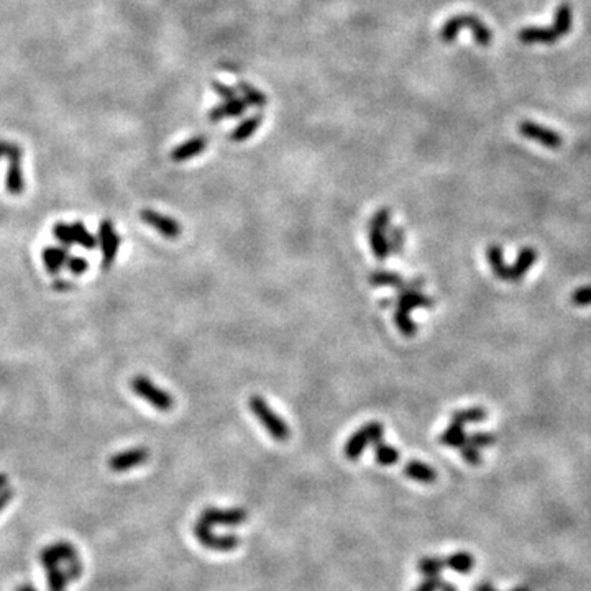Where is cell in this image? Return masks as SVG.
Wrapping results in <instances>:
<instances>
[{
	"label": "cell",
	"mask_w": 591,
	"mask_h": 591,
	"mask_svg": "<svg viewBox=\"0 0 591 591\" xmlns=\"http://www.w3.org/2000/svg\"><path fill=\"white\" fill-rule=\"evenodd\" d=\"M462 30H470L475 36V41L480 47H489L493 40L491 30L488 29L478 17L470 15V13H462V15L452 17L443 24L441 30V38L446 43H453L457 40V35Z\"/></svg>",
	"instance_id": "cell-2"
},
{
	"label": "cell",
	"mask_w": 591,
	"mask_h": 591,
	"mask_svg": "<svg viewBox=\"0 0 591 591\" xmlns=\"http://www.w3.org/2000/svg\"><path fill=\"white\" fill-rule=\"evenodd\" d=\"M199 521L210 526H240L246 521V511L242 507H230V510H219V507H205L200 512Z\"/></svg>",
	"instance_id": "cell-13"
},
{
	"label": "cell",
	"mask_w": 591,
	"mask_h": 591,
	"mask_svg": "<svg viewBox=\"0 0 591 591\" xmlns=\"http://www.w3.org/2000/svg\"><path fill=\"white\" fill-rule=\"evenodd\" d=\"M375 446H377L375 447V458H377L379 465L389 466L400 462V452H397L394 447L388 446V443H384L383 441L375 443Z\"/></svg>",
	"instance_id": "cell-29"
},
{
	"label": "cell",
	"mask_w": 591,
	"mask_h": 591,
	"mask_svg": "<svg viewBox=\"0 0 591 591\" xmlns=\"http://www.w3.org/2000/svg\"><path fill=\"white\" fill-rule=\"evenodd\" d=\"M15 496V491H13L12 488H3L2 491H0V512H2L6 507L10 505V501Z\"/></svg>",
	"instance_id": "cell-42"
},
{
	"label": "cell",
	"mask_w": 591,
	"mask_h": 591,
	"mask_svg": "<svg viewBox=\"0 0 591 591\" xmlns=\"http://www.w3.org/2000/svg\"><path fill=\"white\" fill-rule=\"evenodd\" d=\"M261 120H263V117L260 116V113H256L253 117L245 118L244 122L238 125L235 130L232 132L230 140L232 141H245L249 140L250 136H253V134L256 130H258V127L261 125Z\"/></svg>",
	"instance_id": "cell-23"
},
{
	"label": "cell",
	"mask_w": 591,
	"mask_h": 591,
	"mask_svg": "<svg viewBox=\"0 0 591 591\" xmlns=\"http://www.w3.org/2000/svg\"><path fill=\"white\" fill-rule=\"evenodd\" d=\"M424 284H425V281H424V278H416V279H412V281H409V283H402L400 287H397V290H400V292H407V291H420L424 287Z\"/></svg>",
	"instance_id": "cell-41"
},
{
	"label": "cell",
	"mask_w": 591,
	"mask_h": 591,
	"mask_svg": "<svg viewBox=\"0 0 591 591\" xmlns=\"http://www.w3.org/2000/svg\"><path fill=\"white\" fill-rule=\"evenodd\" d=\"M99 244L102 251V268L109 269L116 261V256L120 249V235L113 228L112 221H102L99 226Z\"/></svg>",
	"instance_id": "cell-10"
},
{
	"label": "cell",
	"mask_w": 591,
	"mask_h": 591,
	"mask_svg": "<svg viewBox=\"0 0 591 591\" xmlns=\"http://www.w3.org/2000/svg\"><path fill=\"white\" fill-rule=\"evenodd\" d=\"M439 591H457V588L452 583H446V581H442V585H441V588H439Z\"/></svg>",
	"instance_id": "cell-47"
},
{
	"label": "cell",
	"mask_w": 591,
	"mask_h": 591,
	"mask_svg": "<svg viewBox=\"0 0 591 591\" xmlns=\"http://www.w3.org/2000/svg\"><path fill=\"white\" fill-rule=\"evenodd\" d=\"M458 450H460L462 457H464V460L468 465H473V466L481 465V453H480V450L476 447L470 446V443L466 442L465 446H462L460 448H458Z\"/></svg>",
	"instance_id": "cell-37"
},
{
	"label": "cell",
	"mask_w": 591,
	"mask_h": 591,
	"mask_svg": "<svg viewBox=\"0 0 591 591\" xmlns=\"http://www.w3.org/2000/svg\"><path fill=\"white\" fill-rule=\"evenodd\" d=\"M6 158L8 159V171L6 187L13 196H20L25 191V180L22 173V148L15 143L7 145Z\"/></svg>",
	"instance_id": "cell-9"
},
{
	"label": "cell",
	"mask_w": 591,
	"mask_h": 591,
	"mask_svg": "<svg viewBox=\"0 0 591 591\" xmlns=\"http://www.w3.org/2000/svg\"><path fill=\"white\" fill-rule=\"evenodd\" d=\"M537 250L533 249V246H524V249H521L514 265L510 267V283H519L521 279L529 273V269L534 267V263L537 261Z\"/></svg>",
	"instance_id": "cell-15"
},
{
	"label": "cell",
	"mask_w": 591,
	"mask_h": 591,
	"mask_svg": "<svg viewBox=\"0 0 591 591\" xmlns=\"http://www.w3.org/2000/svg\"><path fill=\"white\" fill-rule=\"evenodd\" d=\"M388 249L389 253L401 255L404 249V232L401 227H391L388 232Z\"/></svg>",
	"instance_id": "cell-34"
},
{
	"label": "cell",
	"mask_w": 591,
	"mask_h": 591,
	"mask_svg": "<svg viewBox=\"0 0 591 591\" xmlns=\"http://www.w3.org/2000/svg\"><path fill=\"white\" fill-rule=\"evenodd\" d=\"M487 256L494 276L503 281H510V265H506L503 249L499 245H489L487 249Z\"/></svg>",
	"instance_id": "cell-21"
},
{
	"label": "cell",
	"mask_w": 591,
	"mask_h": 591,
	"mask_svg": "<svg viewBox=\"0 0 591 591\" xmlns=\"http://www.w3.org/2000/svg\"><path fill=\"white\" fill-rule=\"evenodd\" d=\"M389 219H391V212H389V209L381 207L375 212V215L371 217V221L368 223V237H370L371 250H373V255L381 261L386 260L389 255L388 233H386L389 227Z\"/></svg>",
	"instance_id": "cell-5"
},
{
	"label": "cell",
	"mask_w": 591,
	"mask_h": 591,
	"mask_svg": "<svg viewBox=\"0 0 591 591\" xmlns=\"http://www.w3.org/2000/svg\"><path fill=\"white\" fill-rule=\"evenodd\" d=\"M404 475L407 476V478L419 481V483H425V484L434 483V481L437 480V471L419 460L407 462L404 466Z\"/></svg>",
	"instance_id": "cell-20"
},
{
	"label": "cell",
	"mask_w": 591,
	"mask_h": 591,
	"mask_svg": "<svg viewBox=\"0 0 591 591\" xmlns=\"http://www.w3.org/2000/svg\"><path fill=\"white\" fill-rule=\"evenodd\" d=\"M517 130H519V134L524 136V139L537 141V143L544 145L545 148L558 150V148H562V145H563L562 136L558 135L555 130H551V128L539 125V123L524 120V122H521L519 125H517Z\"/></svg>",
	"instance_id": "cell-11"
},
{
	"label": "cell",
	"mask_w": 591,
	"mask_h": 591,
	"mask_svg": "<svg viewBox=\"0 0 591 591\" xmlns=\"http://www.w3.org/2000/svg\"><path fill=\"white\" fill-rule=\"evenodd\" d=\"M53 235L56 240L61 244L63 246H68L70 249L71 245L76 244V238H74V232H72V227L70 223L66 222H58L56 226L53 227Z\"/></svg>",
	"instance_id": "cell-33"
},
{
	"label": "cell",
	"mask_w": 591,
	"mask_h": 591,
	"mask_svg": "<svg viewBox=\"0 0 591 591\" xmlns=\"http://www.w3.org/2000/svg\"><path fill=\"white\" fill-rule=\"evenodd\" d=\"M71 227H72V232H74L76 244H79L81 246H84L86 250H94L95 246H97V244H99L97 237L93 235V233L87 230L84 223L77 221V222H72Z\"/></svg>",
	"instance_id": "cell-30"
},
{
	"label": "cell",
	"mask_w": 591,
	"mask_h": 591,
	"mask_svg": "<svg viewBox=\"0 0 591 591\" xmlns=\"http://www.w3.org/2000/svg\"><path fill=\"white\" fill-rule=\"evenodd\" d=\"M249 406L250 411L256 416V419L260 420V424L268 430L274 441L284 442L290 439V427H287L286 423L269 407V404L263 397L258 396V394H253L249 400Z\"/></svg>",
	"instance_id": "cell-3"
},
{
	"label": "cell",
	"mask_w": 591,
	"mask_h": 591,
	"mask_svg": "<svg viewBox=\"0 0 591 591\" xmlns=\"http://www.w3.org/2000/svg\"><path fill=\"white\" fill-rule=\"evenodd\" d=\"M572 22H574V15H572V7L568 3H562L557 8L555 13V22L551 26H545V29H539V26H528V29H522L517 33L521 43L524 45H551L555 43L558 38L565 36L572 29Z\"/></svg>",
	"instance_id": "cell-1"
},
{
	"label": "cell",
	"mask_w": 591,
	"mask_h": 591,
	"mask_svg": "<svg viewBox=\"0 0 591 591\" xmlns=\"http://www.w3.org/2000/svg\"><path fill=\"white\" fill-rule=\"evenodd\" d=\"M476 591H496V590H494V586L491 583H481L478 588H476ZM512 591H530V588L529 586H517V588H514Z\"/></svg>",
	"instance_id": "cell-43"
},
{
	"label": "cell",
	"mask_w": 591,
	"mask_h": 591,
	"mask_svg": "<svg viewBox=\"0 0 591 591\" xmlns=\"http://www.w3.org/2000/svg\"><path fill=\"white\" fill-rule=\"evenodd\" d=\"M446 567L457 572V574H468V572L473 570L475 558L473 555H470L468 552H457L452 553L450 557H447Z\"/></svg>",
	"instance_id": "cell-25"
},
{
	"label": "cell",
	"mask_w": 591,
	"mask_h": 591,
	"mask_svg": "<svg viewBox=\"0 0 591 591\" xmlns=\"http://www.w3.org/2000/svg\"><path fill=\"white\" fill-rule=\"evenodd\" d=\"M394 322H396L397 329H400V332L402 336L406 337H412L418 333V325H416L414 320L411 319V315L404 313V310L397 309L396 313H394Z\"/></svg>",
	"instance_id": "cell-32"
},
{
	"label": "cell",
	"mask_w": 591,
	"mask_h": 591,
	"mask_svg": "<svg viewBox=\"0 0 591 591\" xmlns=\"http://www.w3.org/2000/svg\"><path fill=\"white\" fill-rule=\"evenodd\" d=\"M130 386L135 391L136 396H140L141 400L148 401L155 409L161 412H168L173 409L174 400L171 394L166 393L161 388H158L157 384L151 381L150 378L143 377V375H139V377L132 378Z\"/></svg>",
	"instance_id": "cell-4"
},
{
	"label": "cell",
	"mask_w": 591,
	"mask_h": 591,
	"mask_svg": "<svg viewBox=\"0 0 591 591\" xmlns=\"http://www.w3.org/2000/svg\"><path fill=\"white\" fill-rule=\"evenodd\" d=\"M53 287L56 291H68V287H74V284L71 281H64V279H58V281H54Z\"/></svg>",
	"instance_id": "cell-44"
},
{
	"label": "cell",
	"mask_w": 591,
	"mask_h": 591,
	"mask_svg": "<svg viewBox=\"0 0 591 591\" xmlns=\"http://www.w3.org/2000/svg\"><path fill=\"white\" fill-rule=\"evenodd\" d=\"M418 568L425 576H441V572L446 568V560L439 557H424L419 560Z\"/></svg>",
	"instance_id": "cell-31"
},
{
	"label": "cell",
	"mask_w": 591,
	"mask_h": 591,
	"mask_svg": "<svg viewBox=\"0 0 591 591\" xmlns=\"http://www.w3.org/2000/svg\"><path fill=\"white\" fill-rule=\"evenodd\" d=\"M466 442L476 448H483L493 446V443L496 442V437H494L491 432H473L466 437Z\"/></svg>",
	"instance_id": "cell-35"
},
{
	"label": "cell",
	"mask_w": 591,
	"mask_h": 591,
	"mask_svg": "<svg viewBox=\"0 0 591 591\" xmlns=\"http://www.w3.org/2000/svg\"><path fill=\"white\" fill-rule=\"evenodd\" d=\"M45 572H47V585H48L49 591H66L68 590V585H70L71 581L68 580V576H66V574H64L61 565L47 567V568H45Z\"/></svg>",
	"instance_id": "cell-26"
},
{
	"label": "cell",
	"mask_w": 591,
	"mask_h": 591,
	"mask_svg": "<svg viewBox=\"0 0 591 591\" xmlns=\"http://www.w3.org/2000/svg\"><path fill=\"white\" fill-rule=\"evenodd\" d=\"M487 416H488V412L484 411L483 407H480V406L468 407V409H462V411L453 412L452 423H457V424L464 425V427H465L466 424L481 423V420L487 419Z\"/></svg>",
	"instance_id": "cell-24"
},
{
	"label": "cell",
	"mask_w": 591,
	"mask_h": 591,
	"mask_svg": "<svg viewBox=\"0 0 591 591\" xmlns=\"http://www.w3.org/2000/svg\"><path fill=\"white\" fill-rule=\"evenodd\" d=\"M38 558L43 568H47V567H54V565L64 567L70 562L77 560V558L81 557H79V552H77V549L71 542H68V540H58V542H54L52 545H47V547L40 552Z\"/></svg>",
	"instance_id": "cell-8"
},
{
	"label": "cell",
	"mask_w": 591,
	"mask_h": 591,
	"mask_svg": "<svg viewBox=\"0 0 591 591\" xmlns=\"http://www.w3.org/2000/svg\"><path fill=\"white\" fill-rule=\"evenodd\" d=\"M572 304L576 308H586L591 306V286H581L578 290H575L570 296Z\"/></svg>",
	"instance_id": "cell-36"
},
{
	"label": "cell",
	"mask_w": 591,
	"mask_h": 591,
	"mask_svg": "<svg viewBox=\"0 0 591 591\" xmlns=\"http://www.w3.org/2000/svg\"><path fill=\"white\" fill-rule=\"evenodd\" d=\"M207 146V140L204 136H194V139L184 141V143L178 145L176 148L171 151V159L176 163L187 161V159L197 157L200 155Z\"/></svg>",
	"instance_id": "cell-18"
},
{
	"label": "cell",
	"mask_w": 591,
	"mask_h": 591,
	"mask_svg": "<svg viewBox=\"0 0 591 591\" xmlns=\"http://www.w3.org/2000/svg\"><path fill=\"white\" fill-rule=\"evenodd\" d=\"M246 107H249V104H246L245 100L240 99V97H237L233 100H227V102L217 105V107H214L212 111L209 112V120L210 122H221V120H223V118L240 117L242 113L246 111Z\"/></svg>",
	"instance_id": "cell-19"
},
{
	"label": "cell",
	"mask_w": 591,
	"mask_h": 591,
	"mask_svg": "<svg viewBox=\"0 0 591 591\" xmlns=\"http://www.w3.org/2000/svg\"><path fill=\"white\" fill-rule=\"evenodd\" d=\"M394 304L397 306V309H401V310H404V313L411 314V310H414V309L432 308L434 301L430 299L429 296L423 294L420 291H407V292H400L396 299H394Z\"/></svg>",
	"instance_id": "cell-16"
},
{
	"label": "cell",
	"mask_w": 591,
	"mask_h": 591,
	"mask_svg": "<svg viewBox=\"0 0 591 591\" xmlns=\"http://www.w3.org/2000/svg\"><path fill=\"white\" fill-rule=\"evenodd\" d=\"M466 437L468 435L465 434V427L464 425L452 423L448 427L443 430L441 435V442L443 446L452 447V448H460L462 446H465L466 443Z\"/></svg>",
	"instance_id": "cell-22"
},
{
	"label": "cell",
	"mask_w": 591,
	"mask_h": 591,
	"mask_svg": "<svg viewBox=\"0 0 591 591\" xmlns=\"http://www.w3.org/2000/svg\"><path fill=\"white\" fill-rule=\"evenodd\" d=\"M194 535L199 540L200 545L210 549V551H219V552H228L240 545V539L233 534H215L210 529V526L205 524L203 521H197L194 524Z\"/></svg>",
	"instance_id": "cell-7"
},
{
	"label": "cell",
	"mask_w": 591,
	"mask_h": 591,
	"mask_svg": "<svg viewBox=\"0 0 591 591\" xmlns=\"http://www.w3.org/2000/svg\"><path fill=\"white\" fill-rule=\"evenodd\" d=\"M237 87H238V90H240L242 94H244V100L246 104H250L251 107H258V109H261V107H265V105H267V95H265L263 93H260L258 89H256V87H253L251 84H249V82H245V81H240L237 84Z\"/></svg>",
	"instance_id": "cell-28"
},
{
	"label": "cell",
	"mask_w": 591,
	"mask_h": 591,
	"mask_svg": "<svg viewBox=\"0 0 591 591\" xmlns=\"http://www.w3.org/2000/svg\"><path fill=\"white\" fill-rule=\"evenodd\" d=\"M212 87H214L215 94H217L221 99H223V102H227V100H233V99L238 97L237 93H235V89H232V87L222 84V82L214 81L212 82Z\"/></svg>",
	"instance_id": "cell-39"
},
{
	"label": "cell",
	"mask_w": 591,
	"mask_h": 591,
	"mask_svg": "<svg viewBox=\"0 0 591 591\" xmlns=\"http://www.w3.org/2000/svg\"><path fill=\"white\" fill-rule=\"evenodd\" d=\"M140 217L146 226L155 228V230L161 233L164 238H169V240H176V238H180L182 232L180 222L174 221V219L171 217H168V215L159 214L153 209H143L140 212Z\"/></svg>",
	"instance_id": "cell-12"
},
{
	"label": "cell",
	"mask_w": 591,
	"mask_h": 591,
	"mask_svg": "<svg viewBox=\"0 0 591 591\" xmlns=\"http://www.w3.org/2000/svg\"><path fill=\"white\" fill-rule=\"evenodd\" d=\"M70 249L68 246H45L43 249V263L49 274H58L63 267H66V261L70 258Z\"/></svg>",
	"instance_id": "cell-17"
},
{
	"label": "cell",
	"mask_w": 591,
	"mask_h": 591,
	"mask_svg": "<svg viewBox=\"0 0 591 591\" xmlns=\"http://www.w3.org/2000/svg\"><path fill=\"white\" fill-rule=\"evenodd\" d=\"M368 281L371 286H393V287H400L402 283H404V279L400 273L396 271H384V269H379V271H373L368 276Z\"/></svg>",
	"instance_id": "cell-27"
},
{
	"label": "cell",
	"mask_w": 591,
	"mask_h": 591,
	"mask_svg": "<svg viewBox=\"0 0 591 591\" xmlns=\"http://www.w3.org/2000/svg\"><path fill=\"white\" fill-rule=\"evenodd\" d=\"M15 591H38V590H36L33 585H30V583H24V585L18 586V588H17Z\"/></svg>",
	"instance_id": "cell-46"
},
{
	"label": "cell",
	"mask_w": 591,
	"mask_h": 591,
	"mask_svg": "<svg viewBox=\"0 0 591 591\" xmlns=\"http://www.w3.org/2000/svg\"><path fill=\"white\" fill-rule=\"evenodd\" d=\"M66 267L72 274H76V276H81L82 273L87 271V268H89V263H87L86 258H82V256H70L66 261Z\"/></svg>",
	"instance_id": "cell-38"
},
{
	"label": "cell",
	"mask_w": 591,
	"mask_h": 591,
	"mask_svg": "<svg viewBox=\"0 0 591 591\" xmlns=\"http://www.w3.org/2000/svg\"><path fill=\"white\" fill-rule=\"evenodd\" d=\"M148 457L150 452L146 450L145 447L128 448V450L118 452L109 458V468L116 471V473H123V471H128L143 465L145 462L148 460Z\"/></svg>",
	"instance_id": "cell-14"
},
{
	"label": "cell",
	"mask_w": 591,
	"mask_h": 591,
	"mask_svg": "<svg viewBox=\"0 0 591 591\" xmlns=\"http://www.w3.org/2000/svg\"><path fill=\"white\" fill-rule=\"evenodd\" d=\"M384 427L381 423H370L363 427L356 430V432L348 439L345 443V457L348 460H358V457L363 453L368 443H378L383 441Z\"/></svg>",
	"instance_id": "cell-6"
},
{
	"label": "cell",
	"mask_w": 591,
	"mask_h": 591,
	"mask_svg": "<svg viewBox=\"0 0 591 591\" xmlns=\"http://www.w3.org/2000/svg\"><path fill=\"white\" fill-rule=\"evenodd\" d=\"M8 487V476L6 473H0V491Z\"/></svg>",
	"instance_id": "cell-45"
},
{
	"label": "cell",
	"mask_w": 591,
	"mask_h": 591,
	"mask_svg": "<svg viewBox=\"0 0 591 591\" xmlns=\"http://www.w3.org/2000/svg\"><path fill=\"white\" fill-rule=\"evenodd\" d=\"M7 145H8V141H2V140H0V158L6 157V153H7Z\"/></svg>",
	"instance_id": "cell-48"
},
{
	"label": "cell",
	"mask_w": 591,
	"mask_h": 591,
	"mask_svg": "<svg viewBox=\"0 0 591 591\" xmlns=\"http://www.w3.org/2000/svg\"><path fill=\"white\" fill-rule=\"evenodd\" d=\"M441 585H442L441 576H427V578L418 586V590L416 591H439Z\"/></svg>",
	"instance_id": "cell-40"
}]
</instances>
